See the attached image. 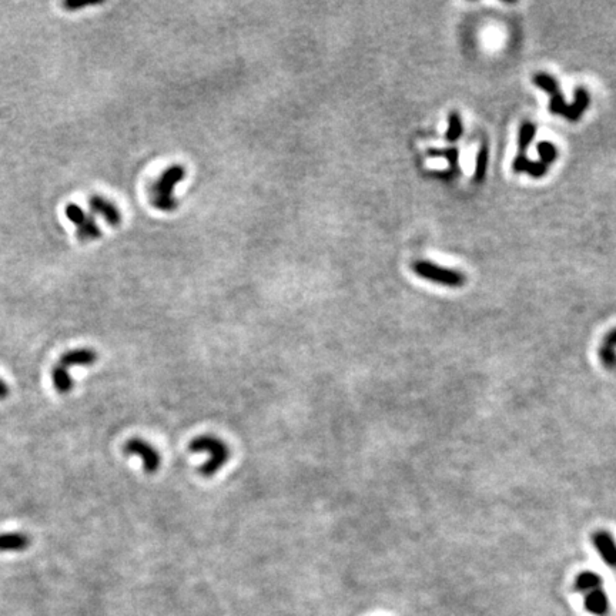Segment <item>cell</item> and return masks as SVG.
<instances>
[{
	"mask_svg": "<svg viewBox=\"0 0 616 616\" xmlns=\"http://www.w3.org/2000/svg\"><path fill=\"white\" fill-rule=\"evenodd\" d=\"M448 122H449V127H448V130L445 133V138L449 143H454V142L458 140V138L463 134V122H461L460 113L458 111H451Z\"/></svg>",
	"mask_w": 616,
	"mask_h": 616,
	"instance_id": "obj_17",
	"label": "cell"
},
{
	"mask_svg": "<svg viewBox=\"0 0 616 616\" xmlns=\"http://www.w3.org/2000/svg\"><path fill=\"white\" fill-rule=\"evenodd\" d=\"M602 585H604V581L601 578V575L595 573L592 571H585L576 576V580L573 582V589L585 596L586 593H589L592 591L602 588Z\"/></svg>",
	"mask_w": 616,
	"mask_h": 616,
	"instance_id": "obj_13",
	"label": "cell"
},
{
	"mask_svg": "<svg viewBox=\"0 0 616 616\" xmlns=\"http://www.w3.org/2000/svg\"><path fill=\"white\" fill-rule=\"evenodd\" d=\"M125 454L138 456L143 461L145 471L147 474H154L162 465V456L158 451L142 438H131L125 444Z\"/></svg>",
	"mask_w": 616,
	"mask_h": 616,
	"instance_id": "obj_6",
	"label": "cell"
},
{
	"mask_svg": "<svg viewBox=\"0 0 616 616\" xmlns=\"http://www.w3.org/2000/svg\"><path fill=\"white\" fill-rule=\"evenodd\" d=\"M186 177V169L180 164H174L167 167L151 190V202L153 206L163 213H170L177 209V200L174 195L176 186Z\"/></svg>",
	"mask_w": 616,
	"mask_h": 616,
	"instance_id": "obj_3",
	"label": "cell"
},
{
	"mask_svg": "<svg viewBox=\"0 0 616 616\" xmlns=\"http://www.w3.org/2000/svg\"><path fill=\"white\" fill-rule=\"evenodd\" d=\"M591 541L596 552L599 553L602 561L606 565L616 568V541L613 538V535L608 531L599 529L592 533Z\"/></svg>",
	"mask_w": 616,
	"mask_h": 616,
	"instance_id": "obj_8",
	"label": "cell"
},
{
	"mask_svg": "<svg viewBox=\"0 0 616 616\" xmlns=\"http://www.w3.org/2000/svg\"><path fill=\"white\" fill-rule=\"evenodd\" d=\"M585 609L596 616H605L609 610V599L606 592L599 588L585 595Z\"/></svg>",
	"mask_w": 616,
	"mask_h": 616,
	"instance_id": "obj_11",
	"label": "cell"
},
{
	"mask_svg": "<svg viewBox=\"0 0 616 616\" xmlns=\"http://www.w3.org/2000/svg\"><path fill=\"white\" fill-rule=\"evenodd\" d=\"M512 167H513V170L516 173L525 171V173H528L529 176H532L535 178L544 177L548 173V166H545L542 162H531L527 156H518V157H516L515 160H513Z\"/></svg>",
	"mask_w": 616,
	"mask_h": 616,
	"instance_id": "obj_14",
	"label": "cell"
},
{
	"mask_svg": "<svg viewBox=\"0 0 616 616\" xmlns=\"http://www.w3.org/2000/svg\"><path fill=\"white\" fill-rule=\"evenodd\" d=\"M412 270L416 275L424 278V280L443 284L451 288H460L467 282L465 275L461 271L436 266L431 262H415L412 264Z\"/></svg>",
	"mask_w": 616,
	"mask_h": 616,
	"instance_id": "obj_4",
	"label": "cell"
},
{
	"mask_svg": "<svg viewBox=\"0 0 616 616\" xmlns=\"http://www.w3.org/2000/svg\"><path fill=\"white\" fill-rule=\"evenodd\" d=\"M598 357L602 367L608 371L616 370V328H612L601 343Z\"/></svg>",
	"mask_w": 616,
	"mask_h": 616,
	"instance_id": "obj_10",
	"label": "cell"
},
{
	"mask_svg": "<svg viewBox=\"0 0 616 616\" xmlns=\"http://www.w3.org/2000/svg\"><path fill=\"white\" fill-rule=\"evenodd\" d=\"M538 153H540L541 160H542V163L545 166L552 164L556 160V156H558L556 147L552 143H549V142H541L538 145Z\"/></svg>",
	"mask_w": 616,
	"mask_h": 616,
	"instance_id": "obj_19",
	"label": "cell"
},
{
	"mask_svg": "<svg viewBox=\"0 0 616 616\" xmlns=\"http://www.w3.org/2000/svg\"><path fill=\"white\" fill-rule=\"evenodd\" d=\"M65 213L67 220L74 224L77 238L81 242H93L102 235V231L94 220V215L85 211L81 206L70 203L66 206Z\"/></svg>",
	"mask_w": 616,
	"mask_h": 616,
	"instance_id": "obj_5",
	"label": "cell"
},
{
	"mask_svg": "<svg viewBox=\"0 0 616 616\" xmlns=\"http://www.w3.org/2000/svg\"><path fill=\"white\" fill-rule=\"evenodd\" d=\"M533 85H536L538 87H541L542 90H545V93H548L551 96V103H549V110L553 114H560L564 116L565 118L571 122H576L580 120L581 116L584 114V111L588 109L589 106V94L584 87H578L575 92V103H572L571 106L566 105L565 98L561 93V89L556 83L555 78L546 73H538L535 74L532 78Z\"/></svg>",
	"mask_w": 616,
	"mask_h": 616,
	"instance_id": "obj_1",
	"label": "cell"
},
{
	"mask_svg": "<svg viewBox=\"0 0 616 616\" xmlns=\"http://www.w3.org/2000/svg\"><path fill=\"white\" fill-rule=\"evenodd\" d=\"M9 392H10L9 385L2 379H0V400H5L6 396L9 395Z\"/></svg>",
	"mask_w": 616,
	"mask_h": 616,
	"instance_id": "obj_21",
	"label": "cell"
},
{
	"mask_svg": "<svg viewBox=\"0 0 616 616\" xmlns=\"http://www.w3.org/2000/svg\"><path fill=\"white\" fill-rule=\"evenodd\" d=\"M487 167H488V149H487V146H482L480 149L478 154H476V167H475V180L476 182H481L485 177Z\"/></svg>",
	"mask_w": 616,
	"mask_h": 616,
	"instance_id": "obj_18",
	"label": "cell"
},
{
	"mask_svg": "<svg viewBox=\"0 0 616 616\" xmlns=\"http://www.w3.org/2000/svg\"><path fill=\"white\" fill-rule=\"evenodd\" d=\"M536 131V126L532 122H524L520 129V137H518V156H527V149L529 143L533 140V136Z\"/></svg>",
	"mask_w": 616,
	"mask_h": 616,
	"instance_id": "obj_16",
	"label": "cell"
},
{
	"mask_svg": "<svg viewBox=\"0 0 616 616\" xmlns=\"http://www.w3.org/2000/svg\"><path fill=\"white\" fill-rule=\"evenodd\" d=\"M89 209L90 213L94 215H100L102 218H105V222L109 226H118L122 223V213L120 210L117 209V206L114 203H111L110 200H107L106 197L94 194L89 198Z\"/></svg>",
	"mask_w": 616,
	"mask_h": 616,
	"instance_id": "obj_7",
	"label": "cell"
},
{
	"mask_svg": "<svg viewBox=\"0 0 616 616\" xmlns=\"http://www.w3.org/2000/svg\"><path fill=\"white\" fill-rule=\"evenodd\" d=\"M30 545L29 535L22 532L0 533V552H21Z\"/></svg>",
	"mask_w": 616,
	"mask_h": 616,
	"instance_id": "obj_12",
	"label": "cell"
},
{
	"mask_svg": "<svg viewBox=\"0 0 616 616\" xmlns=\"http://www.w3.org/2000/svg\"><path fill=\"white\" fill-rule=\"evenodd\" d=\"M52 381L59 394H67L73 388V380L70 376L69 368L56 364L52 371Z\"/></svg>",
	"mask_w": 616,
	"mask_h": 616,
	"instance_id": "obj_15",
	"label": "cell"
},
{
	"mask_svg": "<svg viewBox=\"0 0 616 616\" xmlns=\"http://www.w3.org/2000/svg\"><path fill=\"white\" fill-rule=\"evenodd\" d=\"M189 449L191 452H204L210 455L209 460L198 469L206 478H210V476L217 474L230 460V448L223 440L217 438L214 435L206 434L197 436L190 443Z\"/></svg>",
	"mask_w": 616,
	"mask_h": 616,
	"instance_id": "obj_2",
	"label": "cell"
},
{
	"mask_svg": "<svg viewBox=\"0 0 616 616\" xmlns=\"http://www.w3.org/2000/svg\"><path fill=\"white\" fill-rule=\"evenodd\" d=\"M97 361V352L94 350L90 348H77V350H72L65 352L61 357V361L59 364L70 368V367H87L92 365Z\"/></svg>",
	"mask_w": 616,
	"mask_h": 616,
	"instance_id": "obj_9",
	"label": "cell"
},
{
	"mask_svg": "<svg viewBox=\"0 0 616 616\" xmlns=\"http://www.w3.org/2000/svg\"><path fill=\"white\" fill-rule=\"evenodd\" d=\"M428 154L429 156H444V157H447L448 158V162H449V164L452 166V169H456L458 170V157H460V151L456 150V149H454V147H451V149H443V150H436V149H429L428 150Z\"/></svg>",
	"mask_w": 616,
	"mask_h": 616,
	"instance_id": "obj_20",
	"label": "cell"
}]
</instances>
